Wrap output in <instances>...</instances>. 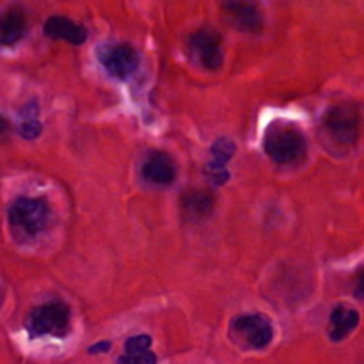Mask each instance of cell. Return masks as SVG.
I'll return each instance as SVG.
<instances>
[{
	"mask_svg": "<svg viewBox=\"0 0 364 364\" xmlns=\"http://www.w3.org/2000/svg\"><path fill=\"white\" fill-rule=\"evenodd\" d=\"M265 151L276 164L287 166L301 160L306 153V139L288 123L270 124L265 134Z\"/></svg>",
	"mask_w": 364,
	"mask_h": 364,
	"instance_id": "obj_1",
	"label": "cell"
},
{
	"mask_svg": "<svg viewBox=\"0 0 364 364\" xmlns=\"http://www.w3.org/2000/svg\"><path fill=\"white\" fill-rule=\"evenodd\" d=\"M359 117L358 109L350 103H340L331 107L323 117V130L327 132L331 141L338 146H354L359 137Z\"/></svg>",
	"mask_w": 364,
	"mask_h": 364,
	"instance_id": "obj_2",
	"label": "cell"
},
{
	"mask_svg": "<svg viewBox=\"0 0 364 364\" xmlns=\"http://www.w3.org/2000/svg\"><path fill=\"white\" fill-rule=\"evenodd\" d=\"M50 208L43 199L20 198L11 205L9 223L23 235H38L48 223Z\"/></svg>",
	"mask_w": 364,
	"mask_h": 364,
	"instance_id": "obj_3",
	"label": "cell"
},
{
	"mask_svg": "<svg viewBox=\"0 0 364 364\" xmlns=\"http://www.w3.org/2000/svg\"><path fill=\"white\" fill-rule=\"evenodd\" d=\"M28 331L34 336H66L70 331V309L63 302H48L32 311Z\"/></svg>",
	"mask_w": 364,
	"mask_h": 364,
	"instance_id": "obj_4",
	"label": "cell"
},
{
	"mask_svg": "<svg viewBox=\"0 0 364 364\" xmlns=\"http://www.w3.org/2000/svg\"><path fill=\"white\" fill-rule=\"evenodd\" d=\"M188 48L206 70H219L223 66L224 53L220 48V36L213 28L196 31L188 39Z\"/></svg>",
	"mask_w": 364,
	"mask_h": 364,
	"instance_id": "obj_5",
	"label": "cell"
},
{
	"mask_svg": "<svg viewBox=\"0 0 364 364\" xmlns=\"http://www.w3.org/2000/svg\"><path fill=\"white\" fill-rule=\"evenodd\" d=\"M98 57L102 66L121 80L130 77L139 66V55L130 45H107L100 50Z\"/></svg>",
	"mask_w": 364,
	"mask_h": 364,
	"instance_id": "obj_6",
	"label": "cell"
},
{
	"mask_svg": "<svg viewBox=\"0 0 364 364\" xmlns=\"http://www.w3.org/2000/svg\"><path fill=\"white\" fill-rule=\"evenodd\" d=\"M233 331L252 348H265L274 336L272 323L262 315L238 316L233 322Z\"/></svg>",
	"mask_w": 364,
	"mask_h": 364,
	"instance_id": "obj_7",
	"label": "cell"
},
{
	"mask_svg": "<svg viewBox=\"0 0 364 364\" xmlns=\"http://www.w3.org/2000/svg\"><path fill=\"white\" fill-rule=\"evenodd\" d=\"M142 176L156 185H169L176 178V164L167 153L155 151L142 166Z\"/></svg>",
	"mask_w": 364,
	"mask_h": 364,
	"instance_id": "obj_8",
	"label": "cell"
},
{
	"mask_svg": "<svg viewBox=\"0 0 364 364\" xmlns=\"http://www.w3.org/2000/svg\"><path fill=\"white\" fill-rule=\"evenodd\" d=\"M45 34L52 39H64L71 45H84L87 39V31L82 25L64 16L48 18L45 23Z\"/></svg>",
	"mask_w": 364,
	"mask_h": 364,
	"instance_id": "obj_9",
	"label": "cell"
},
{
	"mask_svg": "<svg viewBox=\"0 0 364 364\" xmlns=\"http://www.w3.org/2000/svg\"><path fill=\"white\" fill-rule=\"evenodd\" d=\"M226 16L238 31H247V32H258L262 28V16H259L258 9L251 4H242V2H230L224 6Z\"/></svg>",
	"mask_w": 364,
	"mask_h": 364,
	"instance_id": "obj_10",
	"label": "cell"
},
{
	"mask_svg": "<svg viewBox=\"0 0 364 364\" xmlns=\"http://www.w3.org/2000/svg\"><path fill=\"white\" fill-rule=\"evenodd\" d=\"M235 153V144L230 141V139H219L215 144L212 146V156L213 162L206 167L208 171V178L213 181L215 185H224L230 178L226 171V164L230 162L231 156Z\"/></svg>",
	"mask_w": 364,
	"mask_h": 364,
	"instance_id": "obj_11",
	"label": "cell"
},
{
	"mask_svg": "<svg viewBox=\"0 0 364 364\" xmlns=\"http://www.w3.org/2000/svg\"><path fill=\"white\" fill-rule=\"evenodd\" d=\"M27 20L25 13L18 7H11L6 13L0 14V43L2 45H14L25 34Z\"/></svg>",
	"mask_w": 364,
	"mask_h": 364,
	"instance_id": "obj_12",
	"label": "cell"
},
{
	"mask_svg": "<svg viewBox=\"0 0 364 364\" xmlns=\"http://www.w3.org/2000/svg\"><path fill=\"white\" fill-rule=\"evenodd\" d=\"M359 323V313L352 308H345V306H338L333 313H331V340L341 341L347 338L352 331L358 327Z\"/></svg>",
	"mask_w": 364,
	"mask_h": 364,
	"instance_id": "obj_13",
	"label": "cell"
},
{
	"mask_svg": "<svg viewBox=\"0 0 364 364\" xmlns=\"http://www.w3.org/2000/svg\"><path fill=\"white\" fill-rule=\"evenodd\" d=\"M212 196L206 192H191L183 198V210L192 215H205L212 210Z\"/></svg>",
	"mask_w": 364,
	"mask_h": 364,
	"instance_id": "obj_14",
	"label": "cell"
},
{
	"mask_svg": "<svg viewBox=\"0 0 364 364\" xmlns=\"http://www.w3.org/2000/svg\"><path fill=\"white\" fill-rule=\"evenodd\" d=\"M151 347V338L142 334V336H134L127 341V354H141L148 352Z\"/></svg>",
	"mask_w": 364,
	"mask_h": 364,
	"instance_id": "obj_15",
	"label": "cell"
},
{
	"mask_svg": "<svg viewBox=\"0 0 364 364\" xmlns=\"http://www.w3.org/2000/svg\"><path fill=\"white\" fill-rule=\"evenodd\" d=\"M117 364H156V355L151 350L141 354H124Z\"/></svg>",
	"mask_w": 364,
	"mask_h": 364,
	"instance_id": "obj_16",
	"label": "cell"
},
{
	"mask_svg": "<svg viewBox=\"0 0 364 364\" xmlns=\"http://www.w3.org/2000/svg\"><path fill=\"white\" fill-rule=\"evenodd\" d=\"M20 132L25 139H36L41 134V124L38 121H28V123L21 124Z\"/></svg>",
	"mask_w": 364,
	"mask_h": 364,
	"instance_id": "obj_17",
	"label": "cell"
},
{
	"mask_svg": "<svg viewBox=\"0 0 364 364\" xmlns=\"http://www.w3.org/2000/svg\"><path fill=\"white\" fill-rule=\"evenodd\" d=\"M110 348V341H103V343L95 345V347L89 348V354H98V352H105Z\"/></svg>",
	"mask_w": 364,
	"mask_h": 364,
	"instance_id": "obj_18",
	"label": "cell"
},
{
	"mask_svg": "<svg viewBox=\"0 0 364 364\" xmlns=\"http://www.w3.org/2000/svg\"><path fill=\"white\" fill-rule=\"evenodd\" d=\"M358 295L364 297V272L359 274V279H358Z\"/></svg>",
	"mask_w": 364,
	"mask_h": 364,
	"instance_id": "obj_19",
	"label": "cell"
},
{
	"mask_svg": "<svg viewBox=\"0 0 364 364\" xmlns=\"http://www.w3.org/2000/svg\"><path fill=\"white\" fill-rule=\"evenodd\" d=\"M7 128H9V127H7V121L4 119L2 116H0V137H2V135L6 134V132H7Z\"/></svg>",
	"mask_w": 364,
	"mask_h": 364,
	"instance_id": "obj_20",
	"label": "cell"
}]
</instances>
